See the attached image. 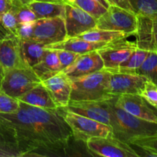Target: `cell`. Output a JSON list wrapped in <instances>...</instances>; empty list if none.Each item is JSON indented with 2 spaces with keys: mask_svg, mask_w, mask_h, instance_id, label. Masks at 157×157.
Instances as JSON below:
<instances>
[{
  "mask_svg": "<svg viewBox=\"0 0 157 157\" xmlns=\"http://www.w3.org/2000/svg\"><path fill=\"white\" fill-rule=\"evenodd\" d=\"M0 121L15 137L21 156H58L73 137L58 108H40L20 101L17 111L0 113Z\"/></svg>",
  "mask_w": 157,
  "mask_h": 157,
  "instance_id": "cell-1",
  "label": "cell"
},
{
  "mask_svg": "<svg viewBox=\"0 0 157 157\" xmlns=\"http://www.w3.org/2000/svg\"><path fill=\"white\" fill-rule=\"evenodd\" d=\"M115 96L110 103L113 135L118 140L130 144L133 140L157 134V124L140 119L127 113L117 105Z\"/></svg>",
  "mask_w": 157,
  "mask_h": 157,
  "instance_id": "cell-2",
  "label": "cell"
},
{
  "mask_svg": "<svg viewBox=\"0 0 157 157\" xmlns=\"http://www.w3.org/2000/svg\"><path fill=\"white\" fill-rule=\"evenodd\" d=\"M111 72L101 71L71 80V101H101L114 97L109 90Z\"/></svg>",
  "mask_w": 157,
  "mask_h": 157,
  "instance_id": "cell-3",
  "label": "cell"
},
{
  "mask_svg": "<svg viewBox=\"0 0 157 157\" xmlns=\"http://www.w3.org/2000/svg\"><path fill=\"white\" fill-rule=\"evenodd\" d=\"M58 110L60 115L70 127L72 136L76 140L86 143V141L93 137L113 136L110 126L82 115L67 111L61 107H58Z\"/></svg>",
  "mask_w": 157,
  "mask_h": 157,
  "instance_id": "cell-4",
  "label": "cell"
},
{
  "mask_svg": "<svg viewBox=\"0 0 157 157\" xmlns=\"http://www.w3.org/2000/svg\"><path fill=\"white\" fill-rule=\"evenodd\" d=\"M41 82L32 67H16L4 70L1 91L18 98Z\"/></svg>",
  "mask_w": 157,
  "mask_h": 157,
  "instance_id": "cell-5",
  "label": "cell"
},
{
  "mask_svg": "<svg viewBox=\"0 0 157 157\" xmlns=\"http://www.w3.org/2000/svg\"><path fill=\"white\" fill-rule=\"evenodd\" d=\"M137 23V15L134 12L110 5L98 19L96 28L123 32L128 37L136 34Z\"/></svg>",
  "mask_w": 157,
  "mask_h": 157,
  "instance_id": "cell-6",
  "label": "cell"
},
{
  "mask_svg": "<svg viewBox=\"0 0 157 157\" xmlns=\"http://www.w3.org/2000/svg\"><path fill=\"white\" fill-rule=\"evenodd\" d=\"M86 147L92 155L104 157H139L133 147L111 136L93 137L86 141Z\"/></svg>",
  "mask_w": 157,
  "mask_h": 157,
  "instance_id": "cell-7",
  "label": "cell"
},
{
  "mask_svg": "<svg viewBox=\"0 0 157 157\" xmlns=\"http://www.w3.org/2000/svg\"><path fill=\"white\" fill-rule=\"evenodd\" d=\"M66 38L67 35L64 18L54 17L35 20L30 39L47 46L60 42Z\"/></svg>",
  "mask_w": 157,
  "mask_h": 157,
  "instance_id": "cell-8",
  "label": "cell"
},
{
  "mask_svg": "<svg viewBox=\"0 0 157 157\" xmlns=\"http://www.w3.org/2000/svg\"><path fill=\"white\" fill-rule=\"evenodd\" d=\"M124 39L110 41L98 51L104 62V69L110 72H117L120 65L127 61L137 48L136 43Z\"/></svg>",
  "mask_w": 157,
  "mask_h": 157,
  "instance_id": "cell-9",
  "label": "cell"
},
{
  "mask_svg": "<svg viewBox=\"0 0 157 157\" xmlns=\"http://www.w3.org/2000/svg\"><path fill=\"white\" fill-rule=\"evenodd\" d=\"M113 98L101 101H70L67 107L61 108L110 126V103Z\"/></svg>",
  "mask_w": 157,
  "mask_h": 157,
  "instance_id": "cell-10",
  "label": "cell"
},
{
  "mask_svg": "<svg viewBox=\"0 0 157 157\" xmlns=\"http://www.w3.org/2000/svg\"><path fill=\"white\" fill-rule=\"evenodd\" d=\"M64 23L67 38H74L97 26L98 19L80 9L76 5L65 3Z\"/></svg>",
  "mask_w": 157,
  "mask_h": 157,
  "instance_id": "cell-11",
  "label": "cell"
},
{
  "mask_svg": "<svg viewBox=\"0 0 157 157\" xmlns=\"http://www.w3.org/2000/svg\"><path fill=\"white\" fill-rule=\"evenodd\" d=\"M148 81L147 78L136 73L111 72L109 90L111 94L115 96L122 94L140 95Z\"/></svg>",
  "mask_w": 157,
  "mask_h": 157,
  "instance_id": "cell-12",
  "label": "cell"
},
{
  "mask_svg": "<svg viewBox=\"0 0 157 157\" xmlns=\"http://www.w3.org/2000/svg\"><path fill=\"white\" fill-rule=\"evenodd\" d=\"M104 69V62L98 51L81 54L69 67L62 71L70 80L85 76Z\"/></svg>",
  "mask_w": 157,
  "mask_h": 157,
  "instance_id": "cell-13",
  "label": "cell"
},
{
  "mask_svg": "<svg viewBox=\"0 0 157 157\" xmlns=\"http://www.w3.org/2000/svg\"><path fill=\"white\" fill-rule=\"evenodd\" d=\"M0 64L4 70L27 67L21 58L20 39L15 34L9 33L0 39Z\"/></svg>",
  "mask_w": 157,
  "mask_h": 157,
  "instance_id": "cell-14",
  "label": "cell"
},
{
  "mask_svg": "<svg viewBox=\"0 0 157 157\" xmlns=\"http://www.w3.org/2000/svg\"><path fill=\"white\" fill-rule=\"evenodd\" d=\"M117 105L140 119L156 123L157 117L149 104L140 94H122L117 97Z\"/></svg>",
  "mask_w": 157,
  "mask_h": 157,
  "instance_id": "cell-15",
  "label": "cell"
},
{
  "mask_svg": "<svg viewBox=\"0 0 157 157\" xmlns=\"http://www.w3.org/2000/svg\"><path fill=\"white\" fill-rule=\"evenodd\" d=\"M137 29L135 34L139 48L157 53V15L146 17L137 15Z\"/></svg>",
  "mask_w": 157,
  "mask_h": 157,
  "instance_id": "cell-16",
  "label": "cell"
},
{
  "mask_svg": "<svg viewBox=\"0 0 157 157\" xmlns=\"http://www.w3.org/2000/svg\"><path fill=\"white\" fill-rule=\"evenodd\" d=\"M58 107H65L71 101V83L62 72L41 81Z\"/></svg>",
  "mask_w": 157,
  "mask_h": 157,
  "instance_id": "cell-17",
  "label": "cell"
},
{
  "mask_svg": "<svg viewBox=\"0 0 157 157\" xmlns=\"http://www.w3.org/2000/svg\"><path fill=\"white\" fill-rule=\"evenodd\" d=\"M109 42H92L80 38L78 37L65 38L60 42L49 44L45 46L46 48L49 49H64L71 51L78 54H84L87 52L98 51L107 45Z\"/></svg>",
  "mask_w": 157,
  "mask_h": 157,
  "instance_id": "cell-18",
  "label": "cell"
},
{
  "mask_svg": "<svg viewBox=\"0 0 157 157\" xmlns=\"http://www.w3.org/2000/svg\"><path fill=\"white\" fill-rule=\"evenodd\" d=\"M17 99L23 103L44 109L58 108L42 83L34 87Z\"/></svg>",
  "mask_w": 157,
  "mask_h": 157,
  "instance_id": "cell-19",
  "label": "cell"
},
{
  "mask_svg": "<svg viewBox=\"0 0 157 157\" xmlns=\"http://www.w3.org/2000/svg\"><path fill=\"white\" fill-rule=\"evenodd\" d=\"M32 68L41 81L61 72V64L56 51L55 49L46 48L42 59Z\"/></svg>",
  "mask_w": 157,
  "mask_h": 157,
  "instance_id": "cell-20",
  "label": "cell"
},
{
  "mask_svg": "<svg viewBox=\"0 0 157 157\" xmlns=\"http://www.w3.org/2000/svg\"><path fill=\"white\" fill-rule=\"evenodd\" d=\"M21 55L25 64L32 67L38 64L45 53V45L32 39L20 40Z\"/></svg>",
  "mask_w": 157,
  "mask_h": 157,
  "instance_id": "cell-21",
  "label": "cell"
},
{
  "mask_svg": "<svg viewBox=\"0 0 157 157\" xmlns=\"http://www.w3.org/2000/svg\"><path fill=\"white\" fill-rule=\"evenodd\" d=\"M65 3L34 1L29 5L38 18L62 17L65 15Z\"/></svg>",
  "mask_w": 157,
  "mask_h": 157,
  "instance_id": "cell-22",
  "label": "cell"
},
{
  "mask_svg": "<svg viewBox=\"0 0 157 157\" xmlns=\"http://www.w3.org/2000/svg\"><path fill=\"white\" fill-rule=\"evenodd\" d=\"M21 156L15 137L9 129L0 121V157Z\"/></svg>",
  "mask_w": 157,
  "mask_h": 157,
  "instance_id": "cell-23",
  "label": "cell"
},
{
  "mask_svg": "<svg viewBox=\"0 0 157 157\" xmlns=\"http://www.w3.org/2000/svg\"><path fill=\"white\" fill-rule=\"evenodd\" d=\"M77 37L92 42H110V41L126 38L127 36L121 32L94 28L81 34Z\"/></svg>",
  "mask_w": 157,
  "mask_h": 157,
  "instance_id": "cell-24",
  "label": "cell"
},
{
  "mask_svg": "<svg viewBox=\"0 0 157 157\" xmlns=\"http://www.w3.org/2000/svg\"><path fill=\"white\" fill-rule=\"evenodd\" d=\"M149 51L142 48H137L132 53L128 59L120 65L118 71L125 73H134L139 68L149 55Z\"/></svg>",
  "mask_w": 157,
  "mask_h": 157,
  "instance_id": "cell-25",
  "label": "cell"
},
{
  "mask_svg": "<svg viewBox=\"0 0 157 157\" xmlns=\"http://www.w3.org/2000/svg\"><path fill=\"white\" fill-rule=\"evenodd\" d=\"M134 73L144 76L149 81L157 86V53L149 52L142 65L135 71Z\"/></svg>",
  "mask_w": 157,
  "mask_h": 157,
  "instance_id": "cell-26",
  "label": "cell"
},
{
  "mask_svg": "<svg viewBox=\"0 0 157 157\" xmlns=\"http://www.w3.org/2000/svg\"><path fill=\"white\" fill-rule=\"evenodd\" d=\"M136 15L154 17L157 15V0H128Z\"/></svg>",
  "mask_w": 157,
  "mask_h": 157,
  "instance_id": "cell-27",
  "label": "cell"
},
{
  "mask_svg": "<svg viewBox=\"0 0 157 157\" xmlns=\"http://www.w3.org/2000/svg\"><path fill=\"white\" fill-rule=\"evenodd\" d=\"M73 4L76 5L80 9L90 14L97 19L107 11V9L96 0H75Z\"/></svg>",
  "mask_w": 157,
  "mask_h": 157,
  "instance_id": "cell-28",
  "label": "cell"
},
{
  "mask_svg": "<svg viewBox=\"0 0 157 157\" xmlns=\"http://www.w3.org/2000/svg\"><path fill=\"white\" fill-rule=\"evenodd\" d=\"M130 144L140 147L150 152L153 156L157 157V134L136 138L133 140Z\"/></svg>",
  "mask_w": 157,
  "mask_h": 157,
  "instance_id": "cell-29",
  "label": "cell"
},
{
  "mask_svg": "<svg viewBox=\"0 0 157 157\" xmlns=\"http://www.w3.org/2000/svg\"><path fill=\"white\" fill-rule=\"evenodd\" d=\"M20 101L0 90V113H10L17 111L19 108Z\"/></svg>",
  "mask_w": 157,
  "mask_h": 157,
  "instance_id": "cell-30",
  "label": "cell"
},
{
  "mask_svg": "<svg viewBox=\"0 0 157 157\" xmlns=\"http://www.w3.org/2000/svg\"><path fill=\"white\" fill-rule=\"evenodd\" d=\"M56 53L58 55V60H59L60 64H61V71L67 67L73 64L75 60L78 58L81 54L75 53V52H71V51L64 50V49H56Z\"/></svg>",
  "mask_w": 157,
  "mask_h": 157,
  "instance_id": "cell-31",
  "label": "cell"
},
{
  "mask_svg": "<svg viewBox=\"0 0 157 157\" xmlns=\"http://www.w3.org/2000/svg\"><path fill=\"white\" fill-rule=\"evenodd\" d=\"M1 21L4 29L8 32L15 34L18 21L14 11H8L4 13H2Z\"/></svg>",
  "mask_w": 157,
  "mask_h": 157,
  "instance_id": "cell-32",
  "label": "cell"
},
{
  "mask_svg": "<svg viewBox=\"0 0 157 157\" xmlns=\"http://www.w3.org/2000/svg\"><path fill=\"white\" fill-rule=\"evenodd\" d=\"M14 12L17 17L18 23H25L33 21L37 19L35 12L29 6H21L14 9Z\"/></svg>",
  "mask_w": 157,
  "mask_h": 157,
  "instance_id": "cell-33",
  "label": "cell"
},
{
  "mask_svg": "<svg viewBox=\"0 0 157 157\" xmlns=\"http://www.w3.org/2000/svg\"><path fill=\"white\" fill-rule=\"evenodd\" d=\"M140 95L150 105L157 107V86L154 84L148 81Z\"/></svg>",
  "mask_w": 157,
  "mask_h": 157,
  "instance_id": "cell-34",
  "label": "cell"
},
{
  "mask_svg": "<svg viewBox=\"0 0 157 157\" xmlns=\"http://www.w3.org/2000/svg\"><path fill=\"white\" fill-rule=\"evenodd\" d=\"M35 21H29V22L18 23L15 29V35L20 40L30 39L33 32Z\"/></svg>",
  "mask_w": 157,
  "mask_h": 157,
  "instance_id": "cell-35",
  "label": "cell"
},
{
  "mask_svg": "<svg viewBox=\"0 0 157 157\" xmlns=\"http://www.w3.org/2000/svg\"><path fill=\"white\" fill-rule=\"evenodd\" d=\"M107 1L108 2L110 5L117 6L118 7L123 8V9H127L130 12H133V9H132V7L128 0H107Z\"/></svg>",
  "mask_w": 157,
  "mask_h": 157,
  "instance_id": "cell-36",
  "label": "cell"
},
{
  "mask_svg": "<svg viewBox=\"0 0 157 157\" xmlns=\"http://www.w3.org/2000/svg\"><path fill=\"white\" fill-rule=\"evenodd\" d=\"M16 7L14 6L12 0H0V14L8 11H13Z\"/></svg>",
  "mask_w": 157,
  "mask_h": 157,
  "instance_id": "cell-37",
  "label": "cell"
},
{
  "mask_svg": "<svg viewBox=\"0 0 157 157\" xmlns=\"http://www.w3.org/2000/svg\"><path fill=\"white\" fill-rule=\"evenodd\" d=\"M14 6L19 7L21 6H29L30 3L34 2L35 0H12Z\"/></svg>",
  "mask_w": 157,
  "mask_h": 157,
  "instance_id": "cell-38",
  "label": "cell"
},
{
  "mask_svg": "<svg viewBox=\"0 0 157 157\" xmlns=\"http://www.w3.org/2000/svg\"><path fill=\"white\" fill-rule=\"evenodd\" d=\"M96 1L98 2H99L100 4L102 5L103 6H104V7H105L106 9H107V8H108L109 6H110V5L109 4V2L107 1V0H96Z\"/></svg>",
  "mask_w": 157,
  "mask_h": 157,
  "instance_id": "cell-39",
  "label": "cell"
},
{
  "mask_svg": "<svg viewBox=\"0 0 157 157\" xmlns=\"http://www.w3.org/2000/svg\"><path fill=\"white\" fill-rule=\"evenodd\" d=\"M3 75H4V69L2 68V65L0 64V90H1L2 82V79H3Z\"/></svg>",
  "mask_w": 157,
  "mask_h": 157,
  "instance_id": "cell-40",
  "label": "cell"
},
{
  "mask_svg": "<svg viewBox=\"0 0 157 157\" xmlns=\"http://www.w3.org/2000/svg\"><path fill=\"white\" fill-rule=\"evenodd\" d=\"M35 1H39V2H61L64 3V2L63 0H35Z\"/></svg>",
  "mask_w": 157,
  "mask_h": 157,
  "instance_id": "cell-41",
  "label": "cell"
},
{
  "mask_svg": "<svg viewBox=\"0 0 157 157\" xmlns=\"http://www.w3.org/2000/svg\"><path fill=\"white\" fill-rule=\"evenodd\" d=\"M150 106H151V107H152V109H153V112H154V113L156 114V116L157 117V107H154V106H152V105H150Z\"/></svg>",
  "mask_w": 157,
  "mask_h": 157,
  "instance_id": "cell-42",
  "label": "cell"
},
{
  "mask_svg": "<svg viewBox=\"0 0 157 157\" xmlns=\"http://www.w3.org/2000/svg\"><path fill=\"white\" fill-rule=\"evenodd\" d=\"M67 2H68V3H71V4H73V3L75 2V0H67Z\"/></svg>",
  "mask_w": 157,
  "mask_h": 157,
  "instance_id": "cell-43",
  "label": "cell"
},
{
  "mask_svg": "<svg viewBox=\"0 0 157 157\" xmlns=\"http://www.w3.org/2000/svg\"><path fill=\"white\" fill-rule=\"evenodd\" d=\"M63 1H64V2H67V0H63Z\"/></svg>",
  "mask_w": 157,
  "mask_h": 157,
  "instance_id": "cell-44",
  "label": "cell"
}]
</instances>
